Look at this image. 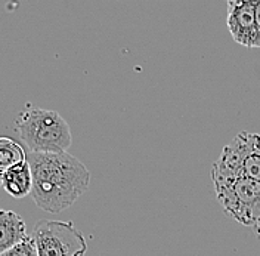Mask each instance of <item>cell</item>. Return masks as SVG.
<instances>
[{
  "label": "cell",
  "mask_w": 260,
  "mask_h": 256,
  "mask_svg": "<svg viewBox=\"0 0 260 256\" xmlns=\"http://www.w3.org/2000/svg\"><path fill=\"white\" fill-rule=\"evenodd\" d=\"M226 16L228 30L232 39L244 48H259L256 25L257 0H231Z\"/></svg>",
  "instance_id": "6"
},
{
  "label": "cell",
  "mask_w": 260,
  "mask_h": 256,
  "mask_svg": "<svg viewBox=\"0 0 260 256\" xmlns=\"http://www.w3.org/2000/svg\"><path fill=\"white\" fill-rule=\"evenodd\" d=\"M3 190L14 198H24L31 194L32 174L28 161L18 163L0 176Z\"/></svg>",
  "instance_id": "7"
},
{
  "label": "cell",
  "mask_w": 260,
  "mask_h": 256,
  "mask_svg": "<svg viewBox=\"0 0 260 256\" xmlns=\"http://www.w3.org/2000/svg\"><path fill=\"white\" fill-rule=\"evenodd\" d=\"M0 256H39L37 255V249H36V243L34 239L27 236L24 240L16 243L15 246H12L11 249H8L6 252L0 253Z\"/></svg>",
  "instance_id": "10"
},
{
  "label": "cell",
  "mask_w": 260,
  "mask_h": 256,
  "mask_svg": "<svg viewBox=\"0 0 260 256\" xmlns=\"http://www.w3.org/2000/svg\"><path fill=\"white\" fill-rule=\"evenodd\" d=\"M16 132L31 153H65L73 143L67 120L52 110L22 111L16 120Z\"/></svg>",
  "instance_id": "2"
},
{
  "label": "cell",
  "mask_w": 260,
  "mask_h": 256,
  "mask_svg": "<svg viewBox=\"0 0 260 256\" xmlns=\"http://www.w3.org/2000/svg\"><path fill=\"white\" fill-rule=\"evenodd\" d=\"M32 174V202L45 212L61 213L90 185V172L77 157L65 153H27Z\"/></svg>",
  "instance_id": "1"
},
{
  "label": "cell",
  "mask_w": 260,
  "mask_h": 256,
  "mask_svg": "<svg viewBox=\"0 0 260 256\" xmlns=\"http://www.w3.org/2000/svg\"><path fill=\"white\" fill-rule=\"evenodd\" d=\"M254 228H256V234H257V236L260 237V221L257 222V224L254 225Z\"/></svg>",
  "instance_id": "12"
},
{
  "label": "cell",
  "mask_w": 260,
  "mask_h": 256,
  "mask_svg": "<svg viewBox=\"0 0 260 256\" xmlns=\"http://www.w3.org/2000/svg\"><path fill=\"white\" fill-rule=\"evenodd\" d=\"M256 25H257V34H259V48H260V0L256 3Z\"/></svg>",
  "instance_id": "11"
},
{
  "label": "cell",
  "mask_w": 260,
  "mask_h": 256,
  "mask_svg": "<svg viewBox=\"0 0 260 256\" xmlns=\"http://www.w3.org/2000/svg\"><path fill=\"white\" fill-rule=\"evenodd\" d=\"M25 221L14 210L0 208V253L27 237Z\"/></svg>",
  "instance_id": "8"
},
{
  "label": "cell",
  "mask_w": 260,
  "mask_h": 256,
  "mask_svg": "<svg viewBox=\"0 0 260 256\" xmlns=\"http://www.w3.org/2000/svg\"><path fill=\"white\" fill-rule=\"evenodd\" d=\"M248 176L260 181V135L240 132L225 145L217 160L213 163L214 176Z\"/></svg>",
  "instance_id": "4"
},
{
  "label": "cell",
  "mask_w": 260,
  "mask_h": 256,
  "mask_svg": "<svg viewBox=\"0 0 260 256\" xmlns=\"http://www.w3.org/2000/svg\"><path fill=\"white\" fill-rule=\"evenodd\" d=\"M27 160L24 147L8 136H0V176L18 163Z\"/></svg>",
  "instance_id": "9"
},
{
  "label": "cell",
  "mask_w": 260,
  "mask_h": 256,
  "mask_svg": "<svg viewBox=\"0 0 260 256\" xmlns=\"http://www.w3.org/2000/svg\"><path fill=\"white\" fill-rule=\"evenodd\" d=\"M216 197L225 215L244 226L260 221V181L248 176H214Z\"/></svg>",
  "instance_id": "3"
},
{
  "label": "cell",
  "mask_w": 260,
  "mask_h": 256,
  "mask_svg": "<svg viewBox=\"0 0 260 256\" xmlns=\"http://www.w3.org/2000/svg\"><path fill=\"white\" fill-rule=\"evenodd\" d=\"M228 2H231V0H228Z\"/></svg>",
  "instance_id": "13"
},
{
  "label": "cell",
  "mask_w": 260,
  "mask_h": 256,
  "mask_svg": "<svg viewBox=\"0 0 260 256\" xmlns=\"http://www.w3.org/2000/svg\"><path fill=\"white\" fill-rule=\"evenodd\" d=\"M34 243L39 256H84L87 243L73 222L40 221L34 226Z\"/></svg>",
  "instance_id": "5"
}]
</instances>
